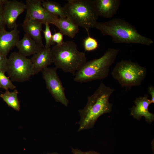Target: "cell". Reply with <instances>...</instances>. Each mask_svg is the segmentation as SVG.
I'll use <instances>...</instances> for the list:
<instances>
[{"label":"cell","instance_id":"obj_22","mask_svg":"<svg viewBox=\"0 0 154 154\" xmlns=\"http://www.w3.org/2000/svg\"><path fill=\"white\" fill-rule=\"evenodd\" d=\"M45 28L43 31L45 41L44 47L46 48H50L51 45L52 35L50 28L49 24L48 23L45 25Z\"/></svg>","mask_w":154,"mask_h":154},{"label":"cell","instance_id":"obj_19","mask_svg":"<svg viewBox=\"0 0 154 154\" xmlns=\"http://www.w3.org/2000/svg\"><path fill=\"white\" fill-rule=\"evenodd\" d=\"M43 7L48 13L58 17H66L63 7L59 3L49 0H42Z\"/></svg>","mask_w":154,"mask_h":154},{"label":"cell","instance_id":"obj_18","mask_svg":"<svg viewBox=\"0 0 154 154\" xmlns=\"http://www.w3.org/2000/svg\"><path fill=\"white\" fill-rule=\"evenodd\" d=\"M18 91L15 89L12 92L7 90L1 93L0 96L3 101L10 107L16 111H19L20 109V102L18 98Z\"/></svg>","mask_w":154,"mask_h":154},{"label":"cell","instance_id":"obj_16","mask_svg":"<svg viewBox=\"0 0 154 154\" xmlns=\"http://www.w3.org/2000/svg\"><path fill=\"white\" fill-rule=\"evenodd\" d=\"M16 46L18 49V52L26 57L33 55L42 48L26 33L24 34L21 39L18 41Z\"/></svg>","mask_w":154,"mask_h":154},{"label":"cell","instance_id":"obj_21","mask_svg":"<svg viewBox=\"0 0 154 154\" xmlns=\"http://www.w3.org/2000/svg\"><path fill=\"white\" fill-rule=\"evenodd\" d=\"M83 43L84 49L86 51L95 50L98 46V43L96 39L89 35L84 39Z\"/></svg>","mask_w":154,"mask_h":154},{"label":"cell","instance_id":"obj_20","mask_svg":"<svg viewBox=\"0 0 154 154\" xmlns=\"http://www.w3.org/2000/svg\"><path fill=\"white\" fill-rule=\"evenodd\" d=\"M0 88L6 90L10 89L14 90L16 86L13 83L9 77L7 76L5 73L0 70Z\"/></svg>","mask_w":154,"mask_h":154},{"label":"cell","instance_id":"obj_15","mask_svg":"<svg viewBox=\"0 0 154 154\" xmlns=\"http://www.w3.org/2000/svg\"><path fill=\"white\" fill-rule=\"evenodd\" d=\"M42 24L36 20H25L22 25L23 29L25 33L42 48L44 47L41 32Z\"/></svg>","mask_w":154,"mask_h":154},{"label":"cell","instance_id":"obj_11","mask_svg":"<svg viewBox=\"0 0 154 154\" xmlns=\"http://www.w3.org/2000/svg\"><path fill=\"white\" fill-rule=\"evenodd\" d=\"M134 102L135 106L130 109V116L138 120L143 117L148 123L152 122L154 120V114L150 112L148 109L152 103L147 95L137 98Z\"/></svg>","mask_w":154,"mask_h":154},{"label":"cell","instance_id":"obj_8","mask_svg":"<svg viewBox=\"0 0 154 154\" xmlns=\"http://www.w3.org/2000/svg\"><path fill=\"white\" fill-rule=\"evenodd\" d=\"M57 69L46 67L42 71L46 88L55 101L67 107L69 101L65 93V88L57 73Z\"/></svg>","mask_w":154,"mask_h":154},{"label":"cell","instance_id":"obj_7","mask_svg":"<svg viewBox=\"0 0 154 154\" xmlns=\"http://www.w3.org/2000/svg\"><path fill=\"white\" fill-rule=\"evenodd\" d=\"M6 72L12 82H23L28 81L33 75L30 59L14 52L7 59Z\"/></svg>","mask_w":154,"mask_h":154},{"label":"cell","instance_id":"obj_17","mask_svg":"<svg viewBox=\"0 0 154 154\" xmlns=\"http://www.w3.org/2000/svg\"><path fill=\"white\" fill-rule=\"evenodd\" d=\"M54 25L63 35L72 38L79 32V27L66 17H58Z\"/></svg>","mask_w":154,"mask_h":154},{"label":"cell","instance_id":"obj_26","mask_svg":"<svg viewBox=\"0 0 154 154\" xmlns=\"http://www.w3.org/2000/svg\"><path fill=\"white\" fill-rule=\"evenodd\" d=\"M72 152L73 154H101L94 151L92 150L86 152H83L78 149L72 148Z\"/></svg>","mask_w":154,"mask_h":154},{"label":"cell","instance_id":"obj_25","mask_svg":"<svg viewBox=\"0 0 154 154\" xmlns=\"http://www.w3.org/2000/svg\"><path fill=\"white\" fill-rule=\"evenodd\" d=\"M7 59V56L0 53V70L5 73L6 72Z\"/></svg>","mask_w":154,"mask_h":154},{"label":"cell","instance_id":"obj_24","mask_svg":"<svg viewBox=\"0 0 154 154\" xmlns=\"http://www.w3.org/2000/svg\"><path fill=\"white\" fill-rule=\"evenodd\" d=\"M63 35L60 32H56L52 35L51 45H54L55 43L57 44H62L63 42Z\"/></svg>","mask_w":154,"mask_h":154},{"label":"cell","instance_id":"obj_23","mask_svg":"<svg viewBox=\"0 0 154 154\" xmlns=\"http://www.w3.org/2000/svg\"><path fill=\"white\" fill-rule=\"evenodd\" d=\"M6 0H0V31L5 29L6 26L4 17V10Z\"/></svg>","mask_w":154,"mask_h":154},{"label":"cell","instance_id":"obj_1","mask_svg":"<svg viewBox=\"0 0 154 154\" xmlns=\"http://www.w3.org/2000/svg\"><path fill=\"white\" fill-rule=\"evenodd\" d=\"M114 91L101 82L94 93L88 97L85 106L78 110L80 119L78 132L92 128L99 117L111 112L113 105L109 99Z\"/></svg>","mask_w":154,"mask_h":154},{"label":"cell","instance_id":"obj_5","mask_svg":"<svg viewBox=\"0 0 154 154\" xmlns=\"http://www.w3.org/2000/svg\"><path fill=\"white\" fill-rule=\"evenodd\" d=\"M63 7L66 17L84 29L89 35L90 29L98 17L93 0H68Z\"/></svg>","mask_w":154,"mask_h":154},{"label":"cell","instance_id":"obj_27","mask_svg":"<svg viewBox=\"0 0 154 154\" xmlns=\"http://www.w3.org/2000/svg\"><path fill=\"white\" fill-rule=\"evenodd\" d=\"M148 92L151 96V100L152 103H154V88L153 86H150L148 88Z\"/></svg>","mask_w":154,"mask_h":154},{"label":"cell","instance_id":"obj_6","mask_svg":"<svg viewBox=\"0 0 154 154\" xmlns=\"http://www.w3.org/2000/svg\"><path fill=\"white\" fill-rule=\"evenodd\" d=\"M146 72V68L137 63L122 60L116 64L112 73L122 87L131 88L140 85Z\"/></svg>","mask_w":154,"mask_h":154},{"label":"cell","instance_id":"obj_13","mask_svg":"<svg viewBox=\"0 0 154 154\" xmlns=\"http://www.w3.org/2000/svg\"><path fill=\"white\" fill-rule=\"evenodd\" d=\"M32 64L33 76L38 74L52 63L51 48L44 47L30 59Z\"/></svg>","mask_w":154,"mask_h":154},{"label":"cell","instance_id":"obj_2","mask_svg":"<svg viewBox=\"0 0 154 154\" xmlns=\"http://www.w3.org/2000/svg\"><path fill=\"white\" fill-rule=\"evenodd\" d=\"M93 28L99 30L103 36L111 37L116 44H137L148 46L153 43L152 39L140 35L133 26L119 18L105 22H97Z\"/></svg>","mask_w":154,"mask_h":154},{"label":"cell","instance_id":"obj_28","mask_svg":"<svg viewBox=\"0 0 154 154\" xmlns=\"http://www.w3.org/2000/svg\"><path fill=\"white\" fill-rule=\"evenodd\" d=\"M46 154H59L57 152H53L51 153H47Z\"/></svg>","mask_w":154,"mask_h":154},{"label":"cell","instance_id":"obj_10","mask_svg":"<svg viewBox=\"0 0 154 154\" xmlns=\"http://www.w3.org/2000/svg\"><path fill=\"white\" fill-rule=\"evenodd\" d=\"M26 5L21 1L6 0L4 10V17L5 25L10 29H13L17 24V18L26 10Z\"/></svg>","mask_w":154,"mask_h":154},{"label":"cell","instance_id":"obj_12","mask_svg":"<svg viewBox=\"0 0 154 154\" xmlns=\"http://www.w3.org/2000/svg\"><path fill=\"white\" fill-rule=\"evenodd\" d=\"M18 25L10 31L5 29L0 31V53L7 56L19 40V31Z\"/></svg>","mask_w":154,"mask_h":154},{"label":"cell","instance_id":"obj_9","mask_svg":"<svg viewBox=\"0 0 154 154\" xmlns=\"http://www.w3.org/2000/svg\"><path fill=\"white\" fill-rule=\"evenodd\" d=\"M26 13L25 20H33L45 25L48 23L54 25L58 18L48 13L42 6L41 0H27Z\"/></svg>","mask_w":154,"mask_h":154},{"label":"cell","instance_id":"obj_14","mask_svg":"<svg viewBox=\"0 0 154 154\" xmlns=\"http://www.w3.org/2000/svg\"><path fill=\"white\" fill-rule=\"evenodd\" d=\"M96 13L99 16L109 19L117 12L120 4L119 0H93Z\"/></svg>","mask_w":154,"mask_h":154},{"label":"cell","instance_id":"obj_4","mask_svg":"<svg viewBox=\"0 0 154 154\" xmlns=\"http://www.w3.org/2000/svg\"><path fill=\"white\" fill-rule=\"evenodd\" d=\"M119 50L108 48L99 58L87 62L75 73L74 80L79 83L101 80L108 75L110 66L114 62Z\"/></svg>","mask_w":154,"mask_h":154},{"label":"cell","instance_id":"obj_3","mask_svg":"<svg viewBox=\"0 0 154 154\" xmlns=\"http://www.w3.org/2000/svg\"><path fill=\"white\" fill-rule=\"evenodd\" d=\"M51 51L55 67L74 76L87 62L85 53L79 51L76 44L72 41L54 45Z\"/></svg>","mask_w":154,"mask_h":154}]
</instances>
